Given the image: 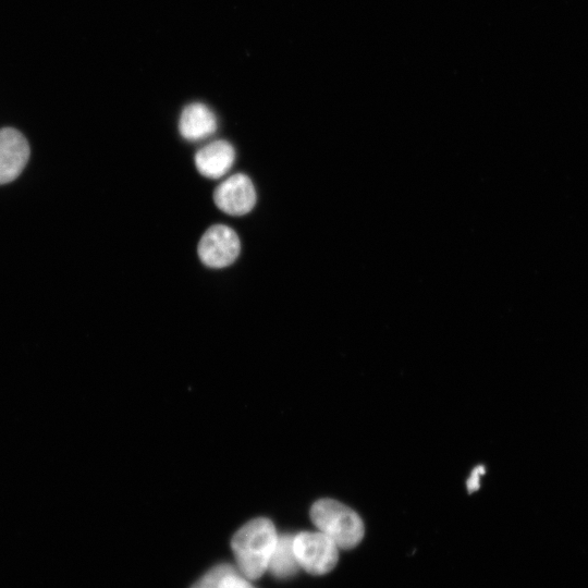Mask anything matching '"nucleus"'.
Instances as JSON below:
<instances>
[{"instance_id":"obj_1","label":"nucleus","mask_w":588,"mask_h":588,"mask_svg":"<svg viewBox=\"0 0 588 588\" xmlns=\"http://www.w3.org/2000/svg\"><path fill=\"white\" fill-rule=\"evenodd\" d=\"M278 536L273 523L265 517L242 526L231 540L237 572L249 580L261 577L267 572Z\"/></svg>"},{"instance_id":"obj_2","label":"nucleus","mask_w":588,"mask_h":588,"mask_svg":"<svg viewBox=\"0 0 588 588\" xmlns=\"http://www.w3.org/2000/svg\"><path fill=\"white\" fill-rule=\"evenodd\" d=\"M317 529L329 537L339 549H353L363 539L362 518L348 506L333 499H320L310 509Z\"/></svg>"},{"instance_id":"obj_3","label":"nucleus","mask_w":588,"mask_h":588,"mask_svg":"<svg viewBox=\"0 0 588 588\" xmlns=\"http://www.w3.org/2000/svg\"><path fill=\"white\" fill-rule=\"evenodd\" d=\"M293 546L299 567L311 575L327 574L338 563V546L319 530L295 535Z\"/></svg>"},{"instance_id":"obj_4","label":"nucleus","mask_w":588,"mask_h":588,"mask_svg":"<svg viewBox=\"0 0 588 588\" xmlns=\"http://www.w3.org/2000/svg\"><path fill=\"white\" fill-rule=\"evenodd\" d=\"M241 250L236 232L224 224H215L203 234L197 253L200 261L209 268H224L235 261Z\"/></svg>"},{"instance_id":"obj_5","label":"nucleus","mask_w":588,"mask_h":588,"mask_svg":"<svg viewBox=\"0 0 588 588\" xmlns=\"http://www.w3.org/2000/svg\"><path fill=\"white\" fill-rule=\"evenodd\" d=\"M216 206L230 216H244L256 204V191L252 180L236 173L220 183L213 193Z\"/></svg>"},{"instance_id":"obj_6","label":"nucleus","mask_w":588,"mask_h":588,"mask_svg":"<svg viewBox=\"0 0 588 588\" xmlns=\"http://www.w3.org/2000/svg\"><path fill=\"white\" fill-rule=\"evenodd\" d=\"M30 156L25 136L13 127L0 130V185L14 181L24 170Z\"/></svg>"},{"instance_id":"obj_7","label":"nucleus","mask_w":588,"mask_h":588,"mask_svg":"<svg viewBox=\"0 0 588 588\" xmlns=\"http://www.w3.org/2000/svg\"><path fill=\"white\" fill-rule=\"evenodd\" d=\"M235 159L233 146L223 139L209 143L195 155L198 172L209 179H218L225 174Z\"/></svg>"},{"instance_id":"obj_8","label":"nucleus","mask_w":588,"mask_h":588,"mask_svg":"<svg viewBox=\"0 0 588 588\" xmlns=\"http://www.w3.org/2000/svg\"><path fill=\"white\" fill-rule=\"evenodd\" d=\"M217 130V118L206 105L194 102L186 106L179 120L181 135L191 142L204 139Z\"/></svg>"},{"instance_id":"obj_9","label":"nucleus","mask_w":588,"mask_h":588,"mask_svg":"<svg viewBox=\"0 0 588 588\" xmlns=\"http://www.w3.org/2000/svg\"><path fill=\"white\" fill-rule=\"evenodd\" d=\"M292 535L278 536L267 571L277 578H289L301 568L294 552Z\"/></svg>"},{"instance_id":"obj_10","label":"nucleus","mask_w":588,"mask_h":588,"mask_svg":"<svg viewBox=\"0 0 588 588\" xmlns=\"http://www.w3.org/2000/svg\"><path fill=\"white\" fill-rule=\"evenodd\" d=\"M237 572L230 564H219L209 569L192 588H220L221 580L229 574Z\"/></svg>"},{"instance_id":"obj_11","label":"nucleus","mask_w":588,"mask_h":588,"mask_svg":"<svg viewBox=\"0 0 588 588\" xmlns=\"http://www.w3.org/2000/svg\"><path fill=\"white\" fill-rule=\"evenodd\" d=\"M220 588H255L250 580L242 576L238 572L226 575L220 584Z\"/></svg>"},{"instance_id":"obj_12","label":"nucleus","mask_w":588,"mask_h":588,"mask_svg":"<svg viewBox=\"0 0 588 588\" xmlns=\"http://www.w3.org/2000/svg\"><path fill=\"white\" fill-rule=\"evenodd\" d=\"M486 473V469L482 465L476 466L471 471L466 481V487L469 493L478 490L480 486L481 476Z\"/></svg>"}]
</instances>
